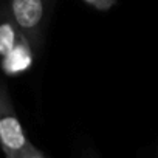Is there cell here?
Returning a JSON list of instances; mask_svg holds the SVG:
<instances>
[{
  "instance_id": "6da1fadb",
  "label": "cell",
  "mask_w": 158,
  "mask_h": 158,
  "mask_svg": "<svg viewBox=\"0 0 158 158\" xmlns=\"http://www.w3.org/2000/svg\"><path fill=\"white\" fill-rule=\"evenodd\" d=\"M56 0H8V10L17 27L30 40L33 50H39L44 31Z\"/></svg>"
},
{
  "instance_id": "7a4b0ae2",
  "label": "cell",
  "mask_w": 158,
  "mask_h": 158,
  "mask_svg": "<svg viewBox=\"0 0 158 158\" xmlns=\"http://www.w3.org/2000/svg\"><path fill=\"white\" fill-rule=\"evenodd\" d=\"M31 143L16 115L13 104L0 110V147L6 158H20Z\"/></svg>"
},
{
  "instance_id": "3957f363",
  "label": "cell",
  "mask_w": 158,
  "mask_h": 158,
  "mask_svg": "<svg viewBox=\"0 0 158 158\" xmlns=\"http://www.w3.org/2000/svg\"><path fill=\"white\" fill-rule=\"evenodd\" d=\"M25 39L27 36L17 27L8 6L0 8V59L11 53Z\"/></svg>"
},
{
  "instance_id": "277c9868",
  "label": "cell",
  "mask_w": 158,
  "mask_h": 158,
  "mask_svg": "<svg viewBox=\"0 0 158 158\" xmlns=\"http://www.w3.org/2000/svg\"><path fill=\"white\" fill-rule=\"evenodd\" d=\"M33 53L34 50L30 40H22L11 53H8L3 59H0L2 60V70L10 76H16L27 71L33 62Z\"/></svg>"
},
{
  "instance_id": "5b68a950",
  "label": "cell",
  "mask_w": 158,
  "mask_h": 158,
  "mask_svg": "<svg viewBox=\"0 0 158 158\" xmlns=\"http://www.w3.org/2000/svg\"><path fill=\"white\" fill-rule=\"evenodd\" d=\"M20 158H47V156H45V155H44L37 147H34V146L31 144V146H30V149H28V150H27Z\"/></svg>"
},
{
  "instance_id": "8992f818",
  "label": "cell",
  "mask_w": 158,
  "mask_h": 158,
  "mask_svg": "<svg viewBox=\"0 0 158 158\" xmlns=\"http://www.w3.org/2000/svg\"><path fill=\"white\" fill-rule=\"evenodd\" d=\"M10 104H13V102H11V99H10V96H8L2 89H0V110L5 109V107H6V106H10Z\"/></svg>"
}]
</instances>
